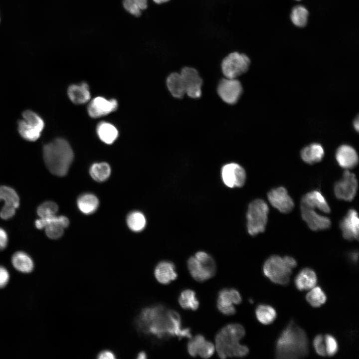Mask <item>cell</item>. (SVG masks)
Listing matches in <instances>:
<instances>
[{"label": "cell", "instance_id": "39", "mask_svg": "<svg viewBox=\"0 0 359 359\" xmlns=\"http://www.w3.org/2000/svg\"><path fill=\"white\" fill-rule=\"evenodd\" d=\"M58 209L57 204L51 201H47L41 204L37 209L40 217H44L56 214Z\"/></svg>", "mask_w": 359, "mask_h": 359}, {"label": "cell", "instance_id": "40", "mask_svg": "<svg viewBox=\"0 0 359 359\" xmlns=\"http://www.w3.org/2000/svg\"><path fill=\"white\" fill-rule=\"evenodd\" d=\"M326 355L332 357L338 351L339 345L336 339L332 335L327 334L324 337Z\"/></svg>", "mask_w": 359, "mask_h": 359}, {"label": "cell", "instance_id": "38", "mask_svg": "<svg viewBox=\"0 0 359 359\" xmlns=\"http://www.w3.org/2000/svg\"><path fill=\"white\" fill-rule=\"evenodd\" d=\"M308 15V11L305 7L298 5L292 9L291 18L292 22L295 25L298 27H303L307 23Z\"/></svg>", "mask_w": 359, "mask_h": 359}, {"label": "cell", "instance_id": "36", "mask_svg": "<svg viewBox=\"0 0 359 359\" xmlns=\"http://www.w3.org/2000/svg\"><path fill=\"white\" fill-rule=\"evenodd\" d=\"M306 299L312 307H319L326 302L327 296L320 287H314L307 293Z\"/></svg>", "mask_w": 359, "mask_h": 359}, {"label": "cell", "instance_id": "29", "mask_svg": "<svg viewBox=\"0 0 359 359\" xmlns=\"http://www.w3.org/2000/svg\"><path fill=\"white\" fill-rule=\"evenodd\" d=\"M97 134L99 139L107 144H112L118 136V131L112 124L100 122L97 126Z\"/></svg>", "mask_w": 359, "mask_h": 359}, {"label": "cell", "instance_id": "7", "mask_svg": "<svg viewBox=\"0 0 359 359\" xmlns=\"http://www.w3.org/2000/svg\"><path fill=\"white\" fill-rule=\"evenodd\" d=\"M263 271L264 275L274 283L285 285L289 282L292 269L288 267L283 257L274 255L265 261Z\"/></svg>", "mask_w": 359, "mask_h": 359}, {"label": "cell", "instance_id": "50", "mask_svg": "<svg viewBox=\"0 0 359 359\" xmlns=\"http://www.w3.org/2000/svg\"><path fill=\"white\" fill-rule=\"evenodd\" d=\"M170 0H153V1L158 4H161L166 2H168Z\"/></svg>", "mask_w": 359, "mask_h": 359}, {"label": "cell", "instance_id": "6", "mask_svg": "<svg viewBox=\"0 0 359 359\" xmlns=\"http://www.w3.org/2000/svg\"><path fill=\"white\" fill-rule=\"evenodd\" d=\"M187 268L192 278L198 282L209 279L216 272L214 259L204 251H198L190 257L187 260Z\"/></svg>", "mask_w": 359, "mask_h": 359}, {"label": "cell", "instance_id": "28", "mask_svg": "<svg viewBox=\"0 0 359 359\" xmlns=\"http://www.w3.org/2000/svg\"><path fill=\"white\" fill-rule=\"evenodd\" d=\"M99 203L97 197L89 193L80 195L77 200V205L80 211L87 215L94 212L97 210Z\"/></svg>", "mask_w": 359, "mask_h": 359}, {"label": "cell", "instance_id": "35", "mask_svg": "<svg viewBox=\"0 0 359 359\" xmlns=\"http://www.w3.org/2000/svg\"><path fill=\"white\" fill-rule=\"evenodd\" d=\"M54 223L60 224L64 228H66L69 224L67 217L65 216H56V214L44 217H40L35 222V225L37 228L41 229L45 226Z\"/></svg>", "mask_w": 359, "mask_h": 359}, {"label": "cell", "instance_id": "16", "mask_svg": "<svg viewBox=\"0 0 359 359\" xmlns=\"http://www.w3.org/2000/svg\"><path fill=\"white\" fill-rule=\"evenodd\" d=\"M1 200L4 201V205L0 211V216L3 219H8L14 215L16 208L19 206V197L12 188L0 185V201Z\"/></svg>", "mask_w": 359, "mask_h": 359}, {"label": "cell", "instance_id": "34", "mask_svg": "<svg viewBox=\"0 0 359 359\" xmlns=\"http://www.w3.org/2000/svg\"><path fill=\"white\" fill-rule=\"evenodd\" d=\"M127 223L129 228L133 231L140 232L145 227L146 219L143 213L134 211L128 214Z\"/></svg>", "mask_w": 359, "mask_h": 359}, {"label": "cell", "instance_id": "24", "mask_svg": "<svg viewBox=\"0 0 359 359\" xmlns=\"http://www.w3.org/2000/svg\"><path fill=\"white\" fill-rule=\"evenodd\" d=\"M317 282L315 272L310 268L302 269L295 278V285L300 291L307 290L315 287Z\"/></svg>", "mask_w": 359, "mask_h": 359}, {"label": "cell", "instance_id": "42", "mask_svg": "<svg viewBox=\"0 0 359 359\" xmlns=\"http://www.w3.org/2000/svg\"><path fill=\"white\" fill-rule=\"evenodd\" d=\"M313 346L316 352L319 356L325 357L326 355L324 337L321 334L317 335L313 340Z\"/></svg>", "mask_w": 359, "mask_h": 359}, {"label": "cell", "instance_id": "13", "mask_svg": "<svg viewBox=\"0 0 359 359\" xmlns=\"http://www.w3.org/2000/svg\"><path fill=\"white\" fill-rule=\"evenodd\" d=\"M183 79L185 94L192 98H198L201 95L202 80L198 71L189 67H183L180 72Z\"/></svg>", "mask_w": 359, "mask_h": 359}, {"label": "cell", "instance_id": "10", "mask_svg": "<svg viewBox=\"0 0 359 359\" xmlns=\"http://www.w3.org/2000/svg\"><path fill=\"white\" fill-rule=\"evenodd\" d=\"M358 187L356 175L347 170L342 178L335 183L334 193L338 199L350 201L355 197Z\"/></svg>", "mask_w": 359, "mask_h": 359}, {"label": "cell", "instance_id": "21", "mask_svg": "<svg viewBox=\"0 0 359 359\" xmlns=\"http://www.w3.org/2000/svg\"><path fill=\"white\" fill-rule=\"evenodd\" d=\"M336 159L339 165L346 170L355 167L359 161L356 151L347 145H343L338 148L336 153Z\"/></svg>", "mask_w": 359, "mask_h": 359}, {"label": "cell", "instance_id": "27", "mask_svg": "<svg viewBox=\"0 0 359 359\" xmlns=\"http://www.w3.org/2000/svg\"><path fill=\"white\" fill-rule=\"evenodd\" d=\"M167 85L172 95L176 98H181L185 94L184 82L180 73L170 74L167 79Z\"/></svg>", "mask_w": 359, "mask_h": 359}, {"label": "cell", "instance_id": "49", "mask_svg": "<svg viewBox=\"0 0 359 359\" xmlns=\"http://www.w3.org/2000/svg\"><path fill=\"white\" fill-rule=\"evenodd\" d=\"M354 126L355 129L358 132L359 131V118L357 117L354 122Z\"/></svg>", "mask_w": 359, "mask_h": 359}, {"label": "cell", "instance_id": "47", "mask_svg": "<svg viewBox=\"0 0 359 359\" xmlns=\"http://www.w3.org/2000/svg\"><path fill=\"white\" fill-rule=\"evenodd\" d=\"M358 252L357 251H353L351 252L349 255V258L353 263H357L358 259Z\"/></svg>", "mask_w": 359, "mask_h": 359}, {"label": "cell", "instance_id": "45", "mask_svg": "<svg viewBox=\"0 0 359 359\" xmlns=\"http://www.w3.org/2000/svg\"><path fill=\"white\" fill-rule=\"evenodd\" d=\"M7 235L6 232L0 228V250L5 248L7 244Z\"/></svg>", "mask_w": 359, "mask_h": 359}, {"label": "cell", "instance_id": "37", "mask_svg": "<svg viewBox=\"0 0 359 359\" xmlns=\"http://www.w3.org/2000/svg\"><path fill=\"white\" fill-rule=\"evenodd\" d=\"M124 8L130 14L135 16L141 15L142 11L146 9L148 0H123Z\"/></svg>", "mask_w": 359, "mask_h": 359}, {"label": "cell", "instance_id": "18", "mask_svg": "<svg viewBox=\"0 0 359 359\" xmlns=\"http://www.w3.org/2000/svg\"><path fill=\"white\" fill-rule=\"evenodd\" d=\"M188 354L192 357L197 355L201 358H210L214 353L213 344L208 341L202 335H197L189 341L187 346Z\"/></svg>", "mask_w": 359, "mask_h": 359}, {"label": "cell", "instance_id": "32", "mask_svg": "<svg viewBox=\"0 0 359 359\" xmlns=\"http://www.w3.org/2000/svg\"><path fill=\"white\" fill-rule=\"evenodd\" d=\"M111 168L105 162L93 164L90 167L89 173L92 178L98 182H102L108 179L111 174Z\"/></svg>", "mask_w": 359, "mask_h": 359}, {"label": "cell", "instance_id": "14", "mask_svg": "<svg viewBox=\"0 0 359 359\" xmlns=\"http://www.w3.org/2000/svg\"><path fill=\"white\" fill-rule=\"evenodd\" d=\"M242 298L235 289H223L218 293L217 307L219 311L225 315H232L236 312L234 304H239Z\"/></svg>", "mask_w": 359, "mask_h": 359}, {"label": "cell", "instance_id": "1", "mask_svg": "<svg viewBox=\"0 0 359 359\" xmlns=\"http://www.w3.org/2000/svg\"><path fill=\"white\" fill-rule=\"evenodd\" d=\"M136 324L140 332L160 340L176 336L180 339L191 337L189 328L181 329L179 313L161 304L143 309L136 319Z\"/></svg>", "mask_w": 359, "mask_h": 359}, {"label": "cell", "instance_id": "26", "mask_svg": "<svg viewBox=\"0 0 359 359\" xmlns=\"http://www.w3.org/2000/svg\"><path fill=\"white\" fill-rule=\"evenodd\" d=\"M324 155V150L321 145L313 143L305 147L301 152L303 161L308 164H314L320 162Z\"/></svg>", "mask_w": 359, "mask_h": 359}, {"label": "cell", "instance_id": "31", "mask_svg": "<svg viewBox=\"0 0 359 359\" xmlns=\"http://www.w3.org/2000/svg\"><path fill=\"white\" fill-rule=\"evenodd\" d=\"M257 319L262 324L268 325L275 320L277 313L275 309L268 305H259L255 309Z\"/></svg>", "mask_w": 359, "mask_h": 359}, {"label": "cell", "instance_id": "5", "mask_svg": "<svg viewBox=\"0 0 359 359\" xmlns=\"http://www.w3.org/2000/svg\"><path fill=\"white\" fill-rule=\"evenodd\" d=\"M268 212V206L262 199H254L249 203L246 219L247 231L250 235H256L265 231Z\"/></svg>", "mask_w": 359, "mask_h": 359}, {"label": "cell", "instance_id": "25", "mask_svg": "<svg viewBox=\"0 0 359 359\" xmlns=\"http://www.w3.org/2000/svg\"><path fill=\"white\" fill-rule=\"evenodd\" d=\"M67 94L70 100L75 104H84L87 102L91 97L89 86L85 82L79 85H70L68 87Z\"/></svg>", "mask_w": 359, "mask_h": 359}, {"label": "cell", "instance_id": "3", "mask_svg": "<svg viewBox=\"0 0 359 359\" xmlns=\"http://www.w3.org/2000/svg\"><path fill=\"white\" fill-rule=\"evenodd\" d=\"M44 162L53 175L65 176L73 160L74 154L68 142L58 138L45 145L43 148Z\"/></svg>", "mask_w": 359, "mask_h": 359}, {"label": "cell", "instance_id": "20", "mask_svg": "<svg viewBox=\"0 0 359 359\" xmlns=\"http://www.w3.org/2000/svg\"><path fill=\"white\" fill-rule=\"evenodd\" d=\"M302 219L313 231L325 230L331 225L330 218L318 214L314 209L301 207Z\"/></svg>", "mask_w": 359, "mask_h": 359}, {"label": "cell", "instance_id": "23", "mask_svg": "<svg viewBox=\"0 0 359 359\" xmlns=\"http://www.w3.org/2000/svg\"><path fill=\"white\" fill-rule=\"evenodd\" d=\"M154 275L157 280L162 284H168L178 277L175 264L169 261H162L156 266Z\"/></svg>", "mask_w": 359, "mask_h": 359}, {"label": "cell", "instance_id": "9", "mask_svg": "<svg viewBox=\"0 0 359 359\" xmlns=\"http://www.w3.org/2000/svg\"><path fill=\"white\" fill-rule=\"evenodd\" d=\"M250 64V59L246 55L234 52L223 59L221 69L225 78L235 79L248 70Z\"/></svg>", "mask_w": 359, "mask_h": 359}, {"label": "cell", "instance_id": "12", "mask_svg": "<svg viewBox=\"0 0 359 359\" xmlns=\"http://www.w3.org/2000/svg\"><path fill=\"white\" fill-rule=\"evenodd\" d=\"M221 178L224 184L230 188L244 185L246 174L244 168L237 163H231L223 166Z\"/></svg>", "mask_w": 359, "mask_h": 359}, {"label": "cell", "instance_id": "8", "mask_svg": "<svg viewBox=\"0 0 359 359\" xmlns=\"http://www.w3.org/2000/svg\"><path fill=\"white\" fill-rule=\"evenodd\" d=\"M23 119L18 122V130L24 139L34 141L37 140L42 131L44 123L37 114L30 110H26L22 113Z\"/></svg>", "mask_w": 359, "mask_h": 359}, {"label": "cell", "instance_id": "30", "mask_svg": "<svg viewBox=\"0 0 359 359\" xmlns=\"http://www.w3.org/2000/svg\"><path fill=\"white\" fill-rule=\"evenodd\" d=\"M13 267L18 271L28 273L33 268V262L30 257L26 253L18 251L15 252L11 259Z\"/></svg>", "mask_w": 359, "mask_h": 359}, {"label": "cell", "instance_id": "17", "mask_svg": "<svg viewBox=\"0 0 359 359\" xmlns=\"http://www.w3.org/2000/svg\"><path fill=\"white\" fill-rule=\"evenodd\" d=\"M343 237L347 240H358L359 219L358 214L354 209H350L340 223Z\"/></svg>", "mask_w": 359, "mask_h": 359}, {"label": "cell", "instance_id": "4", "mask_svg": "<svg viewBox=\"0 0 359 359\" xmlns=\"http://www.w3.org/2000/svg\"><path fill=\"white\" fill-rule=\"evenodd\" d=\"M245 334L244 327L239 324H230L222 328L215 337V347L218 356L225 359L244 357L247 355L248 347L239 343Z\"/></svg>", "mask_w": 359, "mask_h": 359}, {"label": "cell", "instance_id": "15", "mask_svg": "<svg viewBox=\"0 0 359 359\" xmlns=\"http://www.w3.org/2000/svg\"><path fill=\"white\" fill-rule=\"evenodd\" d=\"M267 197L270 204L282 213H289L294 207L293 200L284 187L272 189L268 192Z\"/></svg>", "mask_w": 359, "mask_h": 359}, {"label": "cell", "instance_id": "41", "mask_svg": "<svg viewBox=\"0 0 359 359\" xmlns=\"http://www.w3.org/2000/svg\"><path fill=\"white\" fill-rule=\"evenodd\" d=\"M44 228L47 237L52 239L61 237L64 233V227L59 223L48 225Z\"/></svg>", "mask_w": 359, "mask_h": 359}, {"label": "cell", "instance_id": "43", "mask_svg": "<svg viewBox=\"0 0 359 359\" xmlns=\"http://www.w3.org/2000/svg\"><path fill=\"white\" fill-rule=\"evenodd\" d=\"M9 274L8 271L0 266V288L4 287L8 283Z\"/></svg>", "mask_w": 359, "mask_h": 359}, {"label": "cell", "instance_id": "2", "mask_svg": "<svg viewBox=\"0 0 359 359\" xmlns=\"http://www.w3.org/2000/svg\"><path fill=\"white\" fill-rule=\"evenodd\" d=\"M308 345L305 332L291 320L277 340L276 358L291 359L305 357L309 352Z\"/></svg>", "mask_w": 359, "mask_h": 359}, {"label": "cell", "instance_id": "48", "mask_svg": "<svg viewBox=\"0 0 359 359\" xmlns=\"http://www.w3.org/2000/svg\"><path fill=\"white\" fill-rule=\"evenodd\" d=\"M146 358L147 356L146 353L144 352H141L138 354L137 358L138 359H145Z\"/></svg>", "mask_w": 359, "mask_h": 359}, {"label": "cell", "instance_id": "33", "mask_svg": "<svg viewBox=\"0 0 359 359\" xmlns=\"http://www.w3.org/2000/svg\"><path fill=\"white\" fill-rule=\"evenodd\" d=\"M180 306L184 309L196 310L199 306L195 292L190 289L182 291L179 298Z\"/></svg>", "mask_w": 359, "mask_h": 359}, {"label": "cell", "instance_id": "11", "mask_svg": "<svg viewBox=\"0 0 359 359\" xmlns=\"http://www.w3.org/2000/svg\"><path fill=\"white\" fill-rule=\"evenodd\" d=\"M217 93L224 102L229 104H234L239 100L242 93V87L236 78H225L219 82L217 86Z\"/></svg>", "mask_w": 359, "mask_h": 359}, {"label": "cell", "instance_id": "44", "mask_svg": "<svg viewBox=\"0 0 359 359\" xmlns=\"http://www.w3.org/2000/svg\"><path fill=\"white\" fill-rule=\"evenodd\" d=\"M99 359H114L116 358L115 354L110 350H104L99 353L97 355Z\"/></svg>", "mask_w": 359, "mask_h": 359}, {"label": "cell", "instance_id": "22", "mask_svg": "<svg viewBox=\"0 0 359 359\" xmlns=\"http://www.w3.org/2000/svg\"><path fill=\"white\" fill-rule=\"evenodd\" d=\"M301 207L311 209L317 208L321 211L329 213L330 207L323 194L318 190H313L304 195L301 200Z\"/></svg>", "mask_w": 359, "mask_h": 359}, {"label": "cell", "instance_id": "19", "mask_svg": "<svg viewBox=\"0 0 359 359\" xmlns=\"http://www.w3.org/2000/svg\"><path fill=\"white\" fill-rule=\"evenodd\" d=\"M118 107L116 99L108 100L103 97H97L92 99L88 106L89 115L94 118H99L115 111Z\"/></svg>", "mask_w": 359, "mask_h": 359}, {"label": "cell", "instance_id": "46", "mask_svg": "<svg viewBox=\"0 0 359 359\" xmlns=\"http://www.w3.org/2000/svg\"><path fill=\"white\" fill-rule=\"evenodd\" d=\"M283 258L288 267L292 270L297 266V262L293 257L289 256H286Z\"/></svg>", "mask_w": 359, "mask_h": 359}]
</instances>
